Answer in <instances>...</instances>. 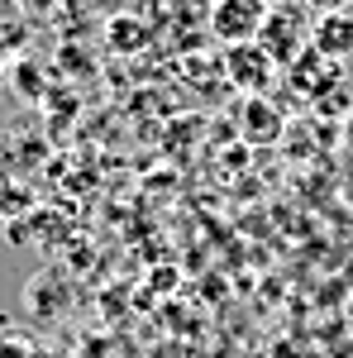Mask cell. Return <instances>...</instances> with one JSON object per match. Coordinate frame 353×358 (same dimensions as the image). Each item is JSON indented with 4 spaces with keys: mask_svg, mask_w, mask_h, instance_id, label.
Instances as JSON below:
<instances>
[{
    "mask_svg": "<svg viewBox=\"0 0 353 358\" xmlns=\"http://www.w3.org/2000/svg\"><path fill=\"white\" fill-rule=\"evenodd\" d=\"M282 134V115L272 110L268 101H248V138L253 143H272Z\"/></svg>",
    "mask_w": 353,
    "mask_h": 358,
    "instance_id": "cell-5",
    "label": "cell"
},
{
    "mask_svg": "<svg viewBox=\"0 0 353 358\" xmlns=\"http://www.w3.org/2000/svg\"><path fill=\"white\" fill-rule=\"evenodd\" d=\"M224 77L248 91V96H258V91H268L272 77H277V62H272L258 43H239V48H229L224 53Z\"/></svg>",
    "mask_w": 353,
    "mask_h": 358,
    "instance_id": "cell-3",
    "label": "cell"
},
{
    "mask_svg": "<svg viewBox=\"0 0 353 358\" xmlns=\"http://www.w3.org/2000/svg\"><path fill=\"white\" fill-rule=\"evenodd\" d=\"M310 34H315V20H310L305 5H296V0H272L268 20H263V34H258V48H263L277 67H291V62L305 53Z\"/></svg>",
    "mask_w": 353,
    "mask_h": 358,
    "instance_id": "cell-1",
    "label": "cell"
},
{
    "mask_svg": "<svg viewBox=\"0 0 353 358\" xmlns=\"http://www.w3.org/2000/svg\"><path fill=\"white\" fill-rule=\"evenodd\" d=\"M296 5H305L310 15H325V0H296Z\"/></svg>",
    "mask_w": 353,
    "mask_h": 358,
    "instance_id": "cell-7",
    "label": "cell"
},
{
    "mask_svg": "<svg viewBox=\"0 0 353 358\" xmlns=\"http://www.w3.org/2000/svg\"><path fill=\"white\" fill-rule=\"evenodd\" d=\"M310 48L329 62L353 53V15H320L315 20V34H310Z\"/></svg>",
    "mask_w": 353,
    "mask_h": 358,
    "instance_id": "cell-4",
    "label": "cell"
},
{
    "mask_svg": "<svg viewBox=\"0 0 353 358\" xmlns=\"http://www.w3.org/2000/svg\"><path fill=\"white\" fill-rule=\"evenodd\" d=\"M325 15H353V0H325Z\"/></svg>",
    "mask_w": 353,
    "mask_h": 358,
    "instance_id": "cell-6",
    "label": "cell"
},
{
    "mask_svg": "<svg viewBox=\"0 0 353 358\" xmlns=\"http://www.w3.org/2000/svg\"><path fill=\"white\" fill-rule=\"evenodd\" d=\"M272 0H215L210 5V34L219 43L239 48V43H258L263 20H268Z\"/></svg>",
    "mask_w": 353,
    "mask_h": 358,
    "instance_id": "cell-2",
    "label": "cell"
}]
</instances>
